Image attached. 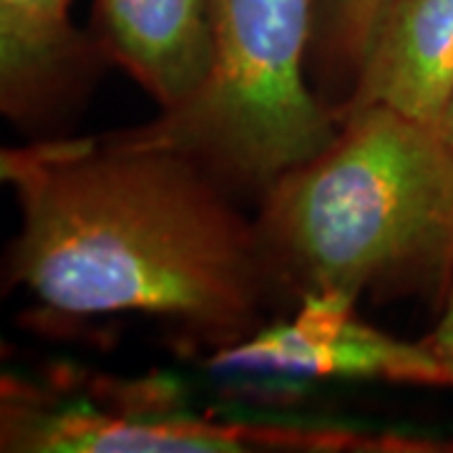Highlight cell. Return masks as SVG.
Returning <instances> with one entry per match:
<instances>
[{"label": "cell", "mask_w": 453, "mask_h": 453, "mask_svg": "<svg viewBox=\"0 0 453 453\" xmlns=\"http://www.w3.org/2000/svg\"><path fill=\"white\" fill-rule=\"evenodd\" d=\"M20 229L5 282L65 320L142 312L211 356L265 325L275 290L257 222L196 157L146 139H41L0 151Z\"/></svg>", "instance_id": "6da1fadb"}, {"label": "cell", "mask_w": 453, "mask_h": 453, "mask_svg": "<svg viewBox=\"0 0 453 453\" xmlns=\"http://www.w3.org/2000/svg\"><path fill=\"white\" fill-rule=\"evenodd\" d=\"M383 3L386 0H318L312 53L327 94L325 101L335 113L356 86Z\"/></svg>", "instance_id": "9c48e42d"}, {"label": "cell", "mask_w": 453, "mask_h": 453, "mask_svg": "<svg viewBox=\"0 0 453 453\" xmlns=\"http://www.w3.org/2000/svg\"><path fill=\"white\" fill-rule=\"evenodd\" d=\"M71 0H0V109L20 127H41L94 76L101 43L71 26Z\"/></svg>", "instance_id": "ba28073f"}, {"label": "cell", "mask_w": 453, "mask_h": 453, "mask_svg": "<svg viewBox=\"0 0 453 453\" xmlns=\"http://www.w3.org/2000/svg\"><path fill=\"white\" fill-rule=\"evenodd\" d=\"M217 368L285 372L292 378L380 380L449 386V375L428 345L393 338L356 315L342 297H305L292 320L265 323L255 335L219 350Z\"/></svg>", "instance_id": "5b68a950"}, {"label": "cell", "mask_w": 453, "mask_h": 453, "mask_svg": "<svg viewBox=\"0 0 453 453\" xmlns=\"http://www.w3.org/2000/svg\"><path fill=\"white\" fill-rule=\"evenodd\" d=\"M438 129H441L443 139H446L449 146L453 149V86H451V94H449V98H446L443 113H441V119H438Z\"/></svg>", "instance_id": "8fae6325"}, {"label": "cell", "mask_w": 453, "mask_h": 453, "mask_svg": "<svg viewBox=\"0 0 453 453\" xmlns=\"http://www.w3.org/2000/svg\"><path fill=\"white\" fill-rule=\"evenodd\" d=\"M453 86V0H386L338 121L368 106L438 124Z\"/></svg>", "instance_id": "8992f818"}, {"label": "cell", "mask_w": 453, "mask_h": 453, "mask_svg": "<svg viewBox=\"0 0 453 453\" xmlns=\"http://www.w3.org/2000/svg\"><path fill=\"white\" fill-rule=\"evenodd\" d=\"M101 49L172 113L207 86L214 61L210 0H96Z\"/></svg>", "instance_id": "52a82bcc"}, {"label": "cell", "mask_w": 453, "mask_h": 453, "mask_svg": "<svg viewBox=\"0 0 453 453\" xmlns=\"http://www.w3.org/2000/svg\"><path fill=\"white\" fill-rule=\"evenodd\" d=\"M342 428L214 421L184 401L174 378H101L71 368L46 378L3 375L0 449L11 453H179L365 449Z\"/></svg>", "instance_id": "277c9868"}, {"label": "cell", "mask_w": 453, "mask_h": 453, "mask_svg": "<svg viewBox=\"0 0 453 453\" xmlns=\"http://www.w3.org/2000/svg\"><path fill=\"white\" fill-rule=\"evenodd\" d=\"M451 449H453V446H451Z\"/></svg>", "instance_id": "7c38bea8"}, {"label": "cell", "mask_w": 453, "mask_h": 453, "mask_svg": "<svg viewBox=\"0 0 453 453\" xmlns=\"http://www.w3.org/2000/svg\"><path fill=\"white\" fill-rule=\"evenodd\" d=\"M275 288L305 297L434 295L453 288V149L438 124L390 106L340 119L335 139L262 192Z\"/></svg>", "instance_id": "7a4b0ae2"}, {"label": "cell", "mask_w": 453, "mask_h": 453, "mask_svg": "<svg viewBox=\"0 0 453 453\" xmlns=\"http://www.w3.org/2000/svg\"><path fill=\"white\" fill-rule=\"evenodd\" d=\"M423 342L438 357V363L443 365V371L449 375V386H453V288L441 305L436 327L423 338Z\"/></svg>", "instance_id": "30bf717a"}, {"label": "cell", "mask_w": 453, "mask_h": 453, "mask_svg": "<svg viewBox=\"0 0 453 453\" xmlns=\"http://www.w3.org/2000/svg\"><path fill=\"white\" fill-rule=\"evenodd\" d=\"M318 0H210L214 61L202 94L139 127L226 187L265 192L335 139L338 113L308 86Z\"/></svg>", "instance_id": "3957f363"}]
</instances>
